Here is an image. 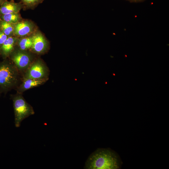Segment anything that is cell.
<instances>
[{
  "label": "cell",
  "instance_id": "cell-1",
  "mask_svg": "<svg viewBox=\"0 0 169 169\" xmlns=\"http://www.w3.org/2000/svg\"><path fill=\"white\" fill-rule=\"evenodd\" d=\"M89 169H116L119 167L117 157L111 151L99 149L92 153L86 162Z\"/></svg>",
  "mask_w": 169,
  "mask_h": 169
},
{
  "label": "cell",
  "instance_id": "cell-2",
  "mask_svg": "<svg viewBox=\"0 0 169 169\" xmlns=\"http://www.w3.org/2000/svg\"><path fill=\"white\" fill-rule=\"evenodd\" d=\"M18 71L6 59L0 62V93L7 92L16 86L19 80Z\"/></svg>",
  "mask_w": 169,
  "mask_h": 169
},
{
  "label": "cell",
  "instance_id": "cell-3",
  "mask_svg": "<svg viewBox=\"0 0 169 169\" xmlns=\"http://www.w3.org/2000/svg\"><path fill=\"white\" fill-rule=\"evenodd\" d=\"M15 116V124L16 127L20 126L21 122L30 115H33L34 111L33 107L25 100L21 94L12 97Z\"/></svg>",
  "mask_w": 169,
  "mask_h": 169
},
{
  "label": "cell",
  "instance_id": "cell-4",
  "mask_svg": "<svg viewBox=\"0 0 169 169\" xmlns=\"http://www.w3.org/2000/svg\"><path fill=\"white\" fill-rule=\"evenodd\" d=\"M49 70L45 63L40 59L34 60L25 71L24 79H49Z\"/></svg>",
  "mask_w": 169,
  "mask_h": 169
},
{
  "label": "cell",
  "instance_id": "cell-5",
  "mask_svg": "<svg viewBox=\"0 0 169 169\" xmlns=\"http://www.w3.org/2000/svg\"><path fill=\"white\" fill-rule=\"evenodd\" d=\"M18 70L26 71L33 60V55L27 50H14L9 57Z\"/></svg>",
  "mask_w": 169,
  "mask_h": 169
},
{
  "label": "cell",
  "instance_id": "cell-6",
  "mask_svg": "<svg viewBox=\"0 0 169 169\" xmlns=\"http://www.w3.org/2000/svg\"><path fill=\"white\" fill-rule=\"evenodd\" d=\"M14 25V35L18 38L31 36L35 32L36 29L33 22L27 20H22Z\"/></svg>",
  "mask_w": 169,
  "mask_h": 169
},
{
  "label": "cell",
  "instance_id": "cell-7",
  "mask_svg": "<svg viewBox=\"0 0 169 169\" xmlns=\"http://www.w3.org/2000/svg\"><path fill=\"white\" fill-rule=\"evenodd\" d=\"M33 44L31 49L33 52L42 54L46 53L49 49V43L40 32H36L32 35Z\"/></svg>",
  "mask_w": 169,
  "mask_h": 169
},
{
  "label": "cell",
  "instance_id": "cell-8",
  "mask_svg": "<svg viewBox=\"0 0 169 169\" xmlns=\"http://www.w3.org/2000/svg\"><path fill=\"white\" fill-rule=\"evenodd\" d=\"M18 39L13 36L8 37L0 47V55L4 59L9 57L14 51Z\"/></svg>",
  "mask_w": 169,
  "mask_h": 169
},
{
  "label": "cell",
  "instance_id": "cell-9",
  "mask_svg": "<svg viewBox=\"0 0 169 169\" xmlns=\"http://www.w3.org/2000/svg\"><path fill=\"white\" fill-rule=\"evenodd\" d=\"M48 79H24L23 82L17 89L18 93L21 94L28 90L42 85L45 83Z\"/></svg>",
  "mask_w": 169,
  "mask_h": 169
},
{
  "label": "cell",
  "instance_id": "cell-10",
  "mask_svg": "<svg viewBox=\"0 0 169 169\" xmlns=\"http://www.w3.org/2000/svg\"><path fill=\"white\" fill-rule=\"evenodd\" d=\"M23 8L21 3H16L11 0L7 1L0 6V15L8 13H19Z\"/></svg>",
  "mask_w": 169,
  "mask_h": 169
},
{
  "label": "cell",
  "instance_id": "cell-11",
  "mask_svg": "<svg viewBox=\"0 0 169 169\" xmlns=\"http://www.w3.org/2000/svg\"><path fill=\"white\" fill-rule=\"evenodd\" d=\"M0 20L15 24L22 20L19 13H13L0 15Z\"/></svg>",
  "mask_w": 169,
  "mask_h": 169
},
{
  "label": "cell",
  "instance_id": "cell-12",
  "mask_svg": "<svg viewBox=\"0 0 169 169\" xmlns=\"http://www.w3.org/2000/svg\"><path fill=\"white\" fill-rule=\"evenodd\" d=\"M32 35L18 39L17 44L19 49L22 50H27L31 49L33 44Z\"/></svg>",
  "mask_w": 169,
  "mask_h": 169
},
{
  "label": "cell",
  "instance_id": "cell-13",
  "mask_svg": "<svg viewBox=\"0 0 169 169\" xmlns=\"http://www.w3.org/2000/svg\"><path fill=\"white\" fill-rule=\"evenodd\" d=\"M14 25L0 20V30L8 37L14 35Z\"/></svg>",
  "mask_w": 169,
  "mask_h": 169
},
{
  "label": "cell",
  "instance_id": "cell-14",
  "mask_svg": "<svg viewBox=\"0 0 169 169\" xmlns=\"http://www.w3.org/2000/svg\"><path fill=\"white\" fill-rule=\"evenodd\" d=\"M44 0H21L23 8L33 9L39 4L42 3Z\"/></svg>",
  "mask_w": 169,
  "mask_h": 169
},
{
  "label": "cell",
  "instance_id": "cell-15",
  "mask_svg": "<svg viewBox=\"0 0 169 169\" xmlns=\"http://www.w3.org/2000/svg\"><path fill=\"white\" fill-rule=\"evenodd\" d=\"M8 37L0 30V47L3 43Z\"/></svg>",
  "mask_w": 169,
  "mask_h": 169
},
{
  "label": "cell",
  "instance_id": "cell-16",
  "mask_svg": "<svg viewBox=\"0 0 169 169\" xmlns=\"http://www.w3.org/2000/svg\"><path fill=\"white\" fill-rule=\"evenodd\" d=\"M8 0H0V6Z\"/></svg>",
  "mask_w": 169,
  "mask_h": 169
},
{
  "label": "cell",
  "instance_id": "cell-17",
  "mask_svg": "<svg viewBox=\"0 0 169 169\" xmlns=\"http://www.w3.org/2000/svg\"><path fill=\"white\" fill-rule=\"evenodd\" d=\"M131 2H139L142 1L143 0H128Z\"/></svg>",
  "mask_w": 169,
  "mask_h": 169
}]
</instances>
